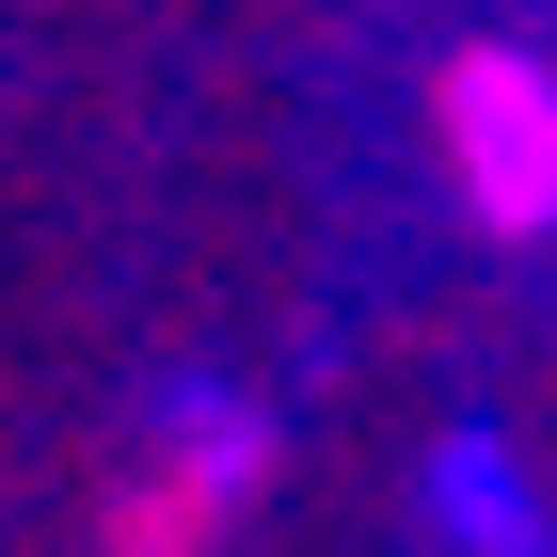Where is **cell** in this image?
<instances>
[{
	"mask_svg": "<svg viewBox=\"0 0 557 557\" xmlns=\"http://www.w3.org/2000/svg\"><path fill=\"white\" fill-rule=\"evenodd\" d=\"M271 494V414L256 398H223V383H191V398H160V414L96 462V494H81V542L96 557H223V525Z\"/></svg>",
	"mask_w": 557,
	"mask_h": 557,
	"instance_id": "1",
	"label": "cell"
},
{
	"mask_svg": "<svg viewBox=\"0 0 557 557\" xmlns=\"http://www.w3.org/2000/svg\"><path fill=\"white\" fill-rule=\"evenodd\" d=\"M430 175L478 239H557V64L510 33H462L430 64Z\"/></svg>",
	"mask_w": 557,
	"mask_h": 557,
	"instance_id": "2",
	"label": "cell"
},
{
	"mask_svg": "<svg viewBox=\"0 0 557 557\" xmlns=\"http://www.w3.org/2000/svg\"><path fill=\"white\" fill-rule=\"evenodd\" d=\"M430 510H446V542H478V557H542V510H525L510 446H478V430L430 462Z\"/></svg>",
	"mask_w": 557,
	"mask_h": 557,
	"instance_id": "3",
	"label": "cell"
}]
</instances>
